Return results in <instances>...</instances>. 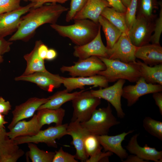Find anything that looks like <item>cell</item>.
<instances>
[{"instance_id":"6da1fadb","label":"cell","mask_w":162,"mask_h":162,"mask_svg":"<svg viewBox=\"0 0 162 162\" xmlns=\"http://www.w3.org/2000/svg\"><path fill=\"white\" fill-rule=\"evenodd\" d=\"M68 9L57 3L45 4L32 8L28 13L21 18L17 29L8 41H28L39 26L46 23H56L61 15Z\"/></svg>"},{"instance_id":"7a4b0ae2","label":"cell","mask_w":162,"mask_h":162,"mask_svg":"<svg viewBox=\"0 0 162 162\" xmlns=\"http://www.w3.org/2000/svg\"><path fill=\"white\" fill-rule=\"evenodd\" d=\"M74 24L61 25L50 24L51 28L60 35L69 38L77 46L84 45L94 39L101 26L87 19L74 20Z\"/></svg>"},{"instance_id":"3957f363","label":"cell","mask_w":162,"mask_h":162,"mask_svg":"<svg viewBox=\"0 0 162 162\" xmlns=\"http://www.w3.org/2000/svg\"><path fill=\"white\" fill-rule=\"evenodd\" d=\"M98 57L104 63L106 69L100 71L97 74L104 76L109 82H114L119 79L134 82L141 77L136 61L126 63L118 59Z\"/></svg>"},{"instance_id":"277c9868","label":"cell","mask_w":162,"mask_h":162,"mask_svg":"<svg viewBox=\"0 0 162 162\" xmlns=\"http://www.w3.org/2000/svg\"><path fill=\"white\" fill-rule=\"evenodd\" d=\"M120 123L113 114L108 103L106 107L96 109L88 120L80 124L90 134L101 136L107 134L111 127Z\"/></svg>"},{"instance_id":"5b68a950","label":"cell","mask_w":162,"mask_h":162,"mask_svg":"<svg viewBox=\"0 0 162 162\" xmlns=\"http://www.w3.org/2000/svg\"><path fill=\"white\" fill-rule=\"evenodd\" d=\"M71 101L74 110L71 121L80 123L88 120L101 103V99L85 90Z\"/></svg>"},{"instance_id":"8992f818","label":"cell","mask_w":162,"mask_h":162,"mask_svg":"<svg viewBox=\"0 0 162 162\" xmlns=\"http://www.w3.org/2000/svg\"><path fill=\"white\" fill-rule=\"evenodd\" d=\"M68 124L49 127L44 130H40L36 134L30 136H20L13 139L15 143L18 145L32 142L34 144L44 143L48 146L57 148L56 139L59 140L67 135Z\"/></svg>"},{"instance_id":"52a82bcc","label":"cell","mask_w":162,"mask_h":162,"mask_svg":"<svg viewBox=\"0 0 162 162\" xmlns=\"http://www.w3.org/2000/svg\"><path fill=\"white\" fill-rule=\"evenodd\" d=\"M74 64L71 66H62L61 72H68L72 77H87L97 75L106 69L104 63L97 56L79 59Z\"/></svg>"},{"instance_id":"ba28073f","label":"cell","mask_w":162,"mask_h":162,"mask_svg":"<svg viewBox=\"0 0 162 162\" xmlns=\"http://www.w3.org/2000/svg\"><path fill=\"white\" fill-rule=\"evenodd\" d=\"M152 20L142 16H136L128 35L132 43L136 47L148 44L150 41L154 25Z\"/></svg>"},{"instance_id":"9c48e42d","label":"cell","mask_w":162,"mask_h":162,"mask_svg":"<svg viewBox=\"0 0 162 162\" xmlns=\"http://www.w3.org/2000/svg\"><path fill=\"white\" fill-rule=\"evenodd\" d=\"M125 80L119 79L113 85L97 90H91L90 92L94 96L104 99L110 103L115 108L117 116L123 118L125 114L122 108L121 98L123 86Z\"/></svg>"},{"instance_id":"30bf717a","label":"cell","mask_w":162,"mask_h":162,"mask_svg":"<svg viewBox=\"0 0 162 162\" xmlns=\"http://www.w3.org/2000/svg\"><path fill=\"white\" fill-rule=\"evenodd\" d=\"M136 82L135 85H128L123 88L122 97L126 100L128 107L134 105L143 95L162 91V85L147 83L142 77Z\"/></svg>"},{"instance_id":"8fae6325","label":"cell","mask_w":162,"mask_h":162,"mask_svg":"<svg viewBox=\"0 0 162 162\" xmlns=\"http://www.w3.org/2000/svg\"><path fill=\"white\" fill-rule=\"evenodd\" d=\"M16 81H25L34 83L40 88L49 92L59 87L63 83V76L54 74L47 70L27 75L16 77Z\"/></svg>"},{"instance_id":"7c38bea8","label":"cell","mask_w":162,"mask_h":162,"mask_svg":"<svg viewBox=\"0 0 162 162\" xmlns=\"http://www.w3.org/2000/svg\"><path fill=\"white\" fill-rule=\"evenodd\" d=\"M137 48L132 43L128 34L122 33L112 47L108 49V58L118 59L126 63L135 62Z\"/></svg>"},{"instance_id":"4fadbf2b","label":"cell","mask_w":162,"mask_h":162,"mask_svg":"<svg viewBox=\"0 0 162 162\" xmlns=\"http://www.w3.org/2000/svg\"><path fill=\"white\" fill-rule=\"evenodd\" d=\"M30 2L15 10L0 15V37H4L16 32L21 21V16L28 13L35 5Z\"/></svg>"},{"instance_id":"5bb4252c","label":"cell","mask_w":162,"mask_h":162,"mask_svg":"<svg viewBox=\"0 0 162 162\" xmlns=\"http://www.w3.org/2000/svg\"><path fill=\"white\" fill-rule=\"evenodd\" d=\"M101 28L96 37L88 43L82 46L74 47L73 55L79 59L86 58L92 56H97L108 58L109 49L102 41Z\"/></svg>"},{"instance_id":"9a60e30c","label":"cell","mask_w":162,"mask_h":162,"mask_svg":"<svg viewBox=\"0 0 162 162\" xmlns=\"http://www.w3.org/2000/svg\"><path fill=\"white\" fill-rule=\"evenodd\" d=\"M67 134L72 137L71 144L74 146L76 150V159L86 162L89 157L85 150L84 141L86 136L90 134L78 121H71L68 124Z\"/></svg>"},{"instance_id":"2e32d148","label":"cell","mask_w":162,"mask_h":162,"mask_svg":"<svg viewBox=\"0 0 162 162\" xmlns=\"http://www.w3.org/2000/svg\"><path fill=\"white\" fill-rule=\"evenodd\" d=\"M49 98V97L31 98L24 103L16 106L12 111L13 117L11 121L8 126V128L10 130L18 121L33 116L40 106L46 102Z\"/></svg>"},{"instance_id":"e0dca14e","label":"cell","mask_w":162,"mask_h":162,"mask_svg":"<svg viewBox=\"0 0 162 162\" xmlns=\"http://www.w3.org/2000/svg\"><path fill=\"white\" fill-rule=\"evenodd\" d=\"M24 151L8 135L5 128H0V162H16Z\"/></svg>"},{"instance_id":"ac0fdd59","label":"cell","mask_w":162,"mask_h":162,"mask_svg":"<svg viewBox=\"0 0 162 162\" xmlns=\"http://www.w3.org/2000/svg\"><path fill=\"white\" fill-rule=\"evenodd\" d=\"M134 130L125 132L115 135L107 134L96 136L100 144L103 148L104 152H110L115 154L121 160L125 159L128 155L126 149L122 145V141L128 134L133 133Z\"/></svg>"},{"instance_id":"d6986e66","label":"cell","mask_w":162,"mask_h":162,"mask_svg":"<svg viewBox=\"0 0 162 162\" xmlns=\"http://www.w3.org/2000/svg\"><path fill=\"white\" fill-rule=\"evenodd\" d=\"M108 83L105 77L98 74L87 77H63L62 84L69 92L77 88L82 89L86 86L104 88L109 86Z\"/></svg>"},{"instance_id":"ffe728a7","label":"cell","mask_w":162,"mask_h":162,"mask_svg":"<svg viewBox=\"0 0 162 162\" xmlns=\"http://www.w3.org/2000/svg\"><path fill=\"white\" fill-rule=\"evenodd\" d=\"M139 135V133L136 134L131 137L125 147L126 149L130 153L148 162L151 160L162 162V151H158L154 148L148 146L147 144L143 147L140 146L137 141Z\"/></svg>"},{"instance_id":"44dd1931","label":"cell","mask_w":162,"mask_h":162,"mask_svg":"<svg viewBox=\"0 0 162 162\" xmlns=\"http://www.w3.org/2000/svg\"><path fill=\"white\" fill-rule=\"evenodd\" d=\"M107 7H110L106 0H88L82 8L74 16L73 20L87 19L99 24L98 19Z\"/></svg>"},{"instance_id":"7402d4cb","label":"cell","mask_w":162,"mask_h":162,"mask_svg":"<svg viewBox=\"0 0 162 162\" xmlns=\"http://www.w3.org/2000/svg\"><path fill=\"white\" fill-rule=\"evenodd\" d=\"M135 56L150 66L162 64V47L160 44H153L137 47Z\"/></svg>"},{"instance_id":"603a6c76","label":"cell","mask_w":162,"mask_h":162,"mask_svg":"<svg viewBox=\"0 0 162 162\" xmlns=\"http://www.w3.org/2000/svg\"><path fill=\"white\" fill-rule=\"evenodd\" d=\"M41 128L35 114L28 121L23 120L17 122L7 134L10 139H13L20 136L35 135Z\"/></svg>"},{"instance_id":"cb8c5ba5","label":"cell","mask_w":162,"mask_h":162,"mask_svg":"<svg viewBox=\"0 0 162 162\" xmlns=\"http://www.w3.org/2000/svg\"><path fill=\"white\" fill-rule=\"evenodd\" d=\"M42 42L40 40L36 41L33 50L30 53L24 56L27 65L24 72L22 75H28L46 70L44 65V60L40 57L38 53V47Z\"/></svg>"},{"instance_id":"d4e9b609","label":"cell","mask_w":162,"mask_h":162,"mask_svg":"<svg viewBox=\"0 0 162 162\" xmlns=\"http://www.w3.org/2000/svg\"><path fill=\"white\" fill-rule=\"evenodd\" d=\"M36 115L38 122L42 128L45 124L55 123L56 126L62 124L65 110L60 107L56 109L45 108L38 110Z\"/></svg>"},{"instance_id":"484cf974","label":"cell","mask_w":162,"mask_h":162,"mask_svg":"<svg viewBox=\"0 0 162 162\" xmlns=\"http://www.w3.org/2000/svg\"><path fill=\"white\" fill-rule=\"evenodd\" d=\"M141 77L148 83L162 85V64L149 66L137 60Z\"/></svg>"},{"instance_id":"4316f807","label":"cell","mask_w":162,"mask_h":162,"mask_svg":"<svg viewBox=\"0 0 162 162\" xmlns=\"http://www.w3.org/2000/svg\"><path fill=\"white\" fill-rule=\"evenodd\" d=\"M84 90H82L72 93H69L66 89L58 91L49 97V100L41 105L38 110L45 108L52 109L60 108L63 104L71 101Z\"/></svg>"},{"instance_id":"83f0119b","label":"cell","mask_w":162,"mask_h":162,"mask_svg":"<svg viewBox=\"0 0 162 162\" xmlns=\"http://www.w3.org/2000/svg\"><path fill=\"white\" fill-rule=\"evenodd\" d=\"M98 23L102 28L106 40V47L111 48L117 41L122 32L102 15L99 17Z\"/></svg>"},{"instance_id":"f1b7e54d","label":"cell","mask_w":162,"mask_h":162,"mask_svg":"<svg viewBox=\"0 0 162 162\" xmlns=\"http://www.w3.org/2000/svg\"><path fill=\"white\" fill-rule=\"evenodd\" d=\"M125 13L118 12L112 7H107L103 10L101 15L105 18L122 33L128 34L129 29L125 21Z\"/></svg>"},{"instance_id":"f546056e","label":"cell","mask_w":162,"mask_h":162,"mask_svg":"<svg viewBox=\"0 0 162 162\" xmlns=\"http://www.w3.org/2000/svg\"><path fill=\"white\" fill-rule=\"evenodd\" d=\"M28 156L32 162H52L55 152L39 149L34 143H28Z\"/></svg>"},{"instance_id":"4dcf8cb0","label":"cell","mask_w":162,"mask_h":162,"mask_svg":"<svg viewBox=\"0 0 162 162\" xmlns=\"http://www.w3.org/2000/svg\"><path fill=\"white\" fill-rule=\"evenodd\" d=\"M158 3L156 0H138L137 10V15L143 16L152 20L154 17V11L157 8Z\"/></svg>"},{"instance_id":"1f68e13d","label":"cell","mask_w":162,"mask_h":162,"mask_svg":"<svg viewBox=\"0 0 162 162\" xmlns=\"http://www.w3.org/2000/svg\"><path fill=\"white\" fill-rule=\"evenodd\" d=\"M143 126L148 133L162 141V122L146 116L143 120Z\"/></svg>"},{"instance_id":"d6a6232c","label":"cell","mask_w":162,"mask_h":162,"mask_svg":"<svg viewBox=\"0 0 162 162\" xmlns=\"http://www.w3.org/2000/svg\"><path fill=\"white\" fill-rule=\"evenodd\" d=\"M84 148L86 153L89 157L101 151L102 147L100 144L96 135L89 134L85 138Z\"/></svg>"},{"instance_id":"836d02e7","label":"cell","mask_w":162,"mask_h":162,"mask_svg":"<svg viewBox=\"0 0 162 162\" xmlns=\"http://www.w3.org/2000/svg\"><path fill=\"white\" fill-rule=\"evenodd\" d=\"M160 7L159 17L154 23L153 32L150 38V41L152 44H160V40L162 32V3L160 1L158 2Z\"/></svg>"},{"instance_id":"e575fe53","label":"cell","mask_w":162,"mask_h":162,"mask_svg":"<svg viewBox=\"0 0 162 162\" xmlns=\"http://www.w3.org/2000/svg\"><path fill=\"white\" fill-rule=\"evenodd\" d=\"M88 0H70V8L66 16V21L69 22L73 20L76 14L82 8Z\"/></svg>"},{"instance_id":"d590c367","label":"cell","mask_w":162,"mask_h":162,"mask_svg":"<svg viewBox=\"0 0 162 162\" xmlns=\"http://www.w3.org/2000/svg\"><path fill=\"white\" fill-rule=\"evenodd\" d=\"M138 0H131L125 13V21L129 30L136 19Z\"/></svg>"},{"instance_id":"8d00e7d4","label":"cell","mask_w":162,"mask_h":162,"mask_svg":"<svg viewBox=\"0 0 162 162\" xmlns=\"http://www.w3.org/2000/svg\"><path fill=\"white\" fill-rule=\"evenodd\" d=\"M20 0H0V15L16 10L21 6Z\"/></svg>"},{"instance_id":"74e56055","label":"cell","mask_w":162,"mask_h":162,"mask_svg":"<svg viewBox=\"0 0 162 162\" xmlns=\"http://www.w3.org/2000/svg\"><path fill=\"white\" fill-rule=\"evenodd\" d=\"M75 155H73L64 152L61 147L58 151H55L52 162H77Z\"/></svg>"},{"instance_id":"f35d334b","label":"cell","mask_w":162,"mask_h":162,"mask_svg":"<svg viewBox=\"0 0 162 162\" xmlns=\"http://www.w3.org/2000/svg\"><path fill=\"white\" fill-rule=\"evenodd\" d=\"M113 153L110 152H104L101 151L90 157L86 162H98L103 161L109 162V157L111 156Z\"/></svg>"},{"instance_id":"ab89813d","label":"cell","mask_w":162,"mask_h":162,"mask_svg":"<svg viewBox=\"0 0 162 162\" xmlns=\"http://www.w3.org/2000/svg\"><path fill=\"white\" fill-rule=\"evenodd\" d=\"M111 7L116 11L122 13H125L127 8L122 3L121 0H106Z\"/></svg>"},{"instance_id":"60d3db41","label":"cell","mask_w":162,"mask_h":162,"mask_svg":"<svg viewBox=\"0 0 162 162\" xmlns=\"http://www.w3.org/2000/svg\"><path fill=\"white\" fill-rule=\"evenodd\" d=\"M12 44V42L7 41L4 37H0V55L9 52Z\"/></svg>"},{"instance_id":"b9f144b4","label":"cell","mask_w":162,"mask_h":162,"mask_svg":"<svg viewBox=\"0 0 162 162\" xmlns=\"http://www.w3.org/2000/svg\"><path fill=\"white\" fill-rule=\"evenodd\" d=\"M11 108L10 102L6 101L2 97L0 96V113L4 115H7Z\"/></svg>"},{"instance_id":"7bdbcfd3","label":"cell","mask_w":162,"mask_h":162,"mask_svg":"<svg viewBox=\"0 0 162 162\" xmlns=\"http://www.w3.org/2000/svg\"><path fill=\"white\" fill-rule=\"evenodd\" d=\"M69 0H29L30 2L35 3V5L33 8H36L40 7L46 3H57L63 4Z\"/></svg>"},{"instance_id":"ee69618b","label":"cell","mask_w":162,"mask_h":162,"mask_svg":"<svg viewBox=\"0 0 162 162\" xmlns=\"http://www.w3.org/2000/svg\"><path fill=\"white\" fill-rule=\"evenodd\" d=\"M152 97L155 103L159 108L160 115H162V92H157L153 93Z\"/></svg>"},{"instance_id":"f6af8a7d","label":"cell","mask_w":162,"mask_h":162,"mask_svg":"<svg viewBox=\"0 0 162 162\" xmlns=\"http://www.w3.org/2000/svg\"><path fill=\"white\" fill-rule=\"evenodd\" d=\"M48 49L47 46L42 42L38 49V54L40 57L44 60L45 59Z\"/></svg>"},{"instance_id":"bcb514c9","label":"cell","mask_w":162,"mask_h":162,"mask_svg":"<svg viewBox=\"0 0 162 162\" xmlns=\"http://www.w3.org/2000/svg\"><path fill=\"white\" fill-rule=\"evenodd\" d=\"M123 162H147L135 154L128 155L127 158L124 160H122Z\"/></svg>"},{"instance_id":"7dc6e473","label":"cell","mask_w":162,"mask_h":162,"mask_svg":"<svg viewBox=\"0 0 162 162\" xmlns=\"http://www.w3.org/2000/svg\"><path fill=\"white\" fill-rule=\"evenodd\" d=\"M57 56L56 51L52 49H49L46 56V59L51 61L55 59Z\"/></svg>"},{"instance_id":"c3c4849f","label":"cell","mask_w":162,"mask_h":162,"mask_svg":"<svg viewBox=\"0 0 162 162\" xmlns=\"http://www.w3.org/2000/svg\"><path fill=\"white\" fill-rule=\"evenodd\" d=\"M8 123L5 120L4 115L0 113V128H4V125Z\"/></svg>"},{"instance_id":"681fc988","label":"cell","mask_w":162,"mask_h":162,"mask_svg":"<svg viewBox=\"0 0 162 162\" xmlns=\"http://www.w3.org/2000/svg\"><path fill=\"white\" fill-rule=\"evenodd\" d=\"M124 6L127 8L130 3L131 0H121Z\"/></svg>"},{"instance_id":"f907efd6","label":"cell","mask_w":162,"mask_h":162,"mask_svg":"<svg viewBox=\"0 0 162 162\" xmlns=\"http://www.w3.org/2000/svg\"><path fill=\"white\" fill-rule=\"evenodd\" d=\"M4 61V59L2 56L0 55V64L2 63Z\"/></svg>"},{"instance_id":"816d5d0a","label":"cell","mask_w":162,"mask_h":162,"mask_svg":"<svg viewBox=\"0 0 162 162\" xmlns=\"http://www.w3.org/2000/svg\"><path fill=\"white\" fill-rule=\"evenodd\" d=\"M21 1H23L24 2H28V1H29V0H20Z\"/></svg>"},{"instance_id":"f5cc1de1","label":"cell","mask_w":162,"mask_h":162,"mask_svg":"<svg viewBox=\"0 0 162 162\" xmlns=\"http://www.w3.org/2000/svg\"></svg>"}]
</instances>
